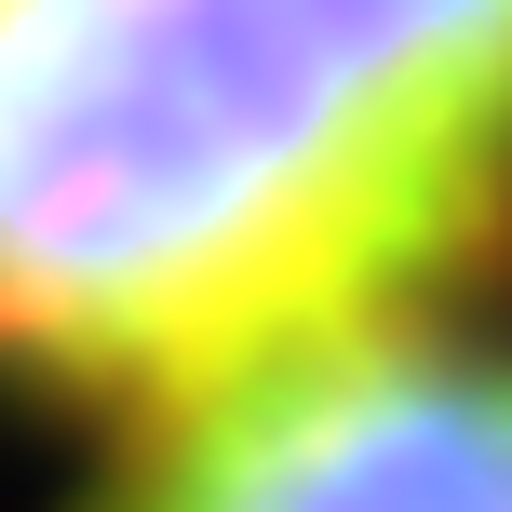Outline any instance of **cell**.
I'll use <instances>...</instances> for the list:
<instances>
[{"mask_svg":"<svg viewBox=\"0 0 512 512\" xmlns=\"http://www.w3.org/2000/svg\"><path fill=\"white\" fill-rule=\"evenodd\" d=\"M122 512H512V351H364L176 405Z\"/></svg>","mask_w":512,"mask_h":512,"instance_id":"2","label":"cell"},{"mask_svg":"<svg viewBox=\"0 0 512 512\" xmlns=\"http://www.w3.org/2000/svg\"><path fill=\"white\" fill-rule=\"evenodd\" d=\"M512 216V0H0V351L216 405L391 337Z\"/></svg>","mask_w":512,"mask_h":512,"instance_id":"1","label":"cell"}]
</instances>
